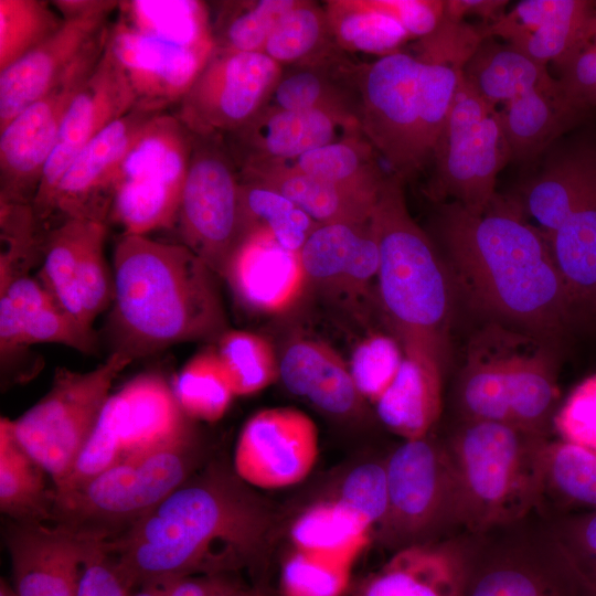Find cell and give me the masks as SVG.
Returning a JSON list of instances; mask_svg holds the SVG:
<instances>
[{
  "mask_svg": "<svg viewBox=\"0 0 596 596\" xmlns=\"http://www.w3.org/2000/svg\"><path fill=\"white\" fill-rule=\"evenodd\" d=\"M269 504L233 470L210 461L118 538L103 542L126 585L227 575L260 557Z\"/></svg>",
  "mask_w": 596,
  "mask_h": 596,
  "instance_id": "obj_1",
  "label": "cell"
},
{
  "mask_svg": "<svg viewBox=\"0 0 596 596\" xmlns=\"http://www.w3.org/2000/svg\"><path fill=\"white\" fill-rule=\"evenodd\" d=\"M437 232L451 278L477 308L543 340L564 332L573 304L545 234L517 199L497 194L479 214L445 203Z\"/></svg>",
  "mask_w": 596,
  "mask_h": 596,
  "instance_id": "obj_2",
  "label": "cell"
},
{
  "mask_svg": "<svg viewBox=\"0 0 596 596\" xmlns=\"http://www.w3.org/2000/svg\"><path fill=\"white\" fill-rule=\"evenodd\" d=\"M113 276L109 332L114 351L132 361L227 330L217 275L182 244L123 234Z\"/></svg>",
  "mask_w": 596,
  "mask_h": 596,
  "instance_id": "obj_3",
  "label": "cell"
},
{
  "mask_svg": "<svg viewBox=\"0 0 596 596\" xmlns=\"http://www.w3.org/2000/svg\"><path fill=\"white\" fill-rule=\"evenodd\" d=\"M403 184V178L389 174L371 216L380 256V301L404 352L422 355L444 370L454 310L451 276L411 216Z\"/></svg>",
  "mask_w": 596,
  "mask_h": 596,
  "instance_id": "obj_4",
  "label": "cell"
},
{
  "mask_svg": "<svg viewBox=\"0 0 596 596\" xmlns=\"http://www.w3.org/2000/svg\"><path fill=\"white\" fill-rule=\"evenodd\" d=\"M460 77L454 64L415 51L362 64V132L404 181L430 164Z\"/></svg>",
  "mask_w": 596,
  "mask_h": 596,
  "instance_id": "obj_5",
  "label": "cell"
},
{
  "mask_svg": "<svg viewBox=\"0 0 596 596\" xmlns=\"http://www.w3.org/2000/svg\"><path fill=\"white\" fill-rule=\"evenodd\" d=\"M545 435L512 424L467 421L448 457L453 517L473 531L524 517L545 490Z\"/></svg>",
  "mask_w": 596,
  "mask_h": 596,
  "instance_id": "obj_6",
  "label": "cell"
},
{
  "mask_svg": "<svg viewBox=\"0 0 596 596\" xmlns=\"http://www.w3.org/2000/svg\"><path fill=\"white\" fill-rule=\"evenodd\" d=\"M203 449L191 427L142 455L125 458L84 485L56 493L53 521L96 542L124 534L203 464Z\"/></svg>",
  "mask_w": 596,
  "mask_h": 596,
  "instance_id": "obj_7",
  "label": "cell"
},
{
  "mask_svg": "<svg viewBox=\"0 0 596 596\" xmlns=\"http://www.w3.org/2000/svg\"><path fill=\"white\" fill-rule=\"evenodd\" d=\"M132 360L113 351L88 372L58 368L49 392L11 421L19 444L46 471L53 487L71 472L108 401L117 375Z\"/></svg>",
  "mask_w": 596,
  "mask_h": 596,
  "instance_id": "obj_8",
  "label": "cell"
},
{
  "mask_svg": "<svg viewBox=\"0 0 596 596\" xmlns=\"http://www.w3.org/2000/svg\"><path fill=\"white\" fill-rule=\"evenodd\" d=\"M192 140L178 117L167 111L137 134L120 163L109 214L123 234L147 235L174 226Z\"/></svg>",
  "mask_w": 596,
  "mask_h": 596,
  "instance_id": "obj_9",
  "label": "cell"
},
{
  "mask_svg": "<svg viewBox=\"0 0 596 596\" xmlns=\"http://www.w3.org/2000/svg\"><path fill=\"white\" fill-rule=\"evenodd\" d=\"M511 161L501 109L462 77L432 155L429 192L482 213L496 198L499 172Z\"/></svg>",
  "mask_w": 596,
  "mask_h": 596,
  "instance_id": "obj_10",
  "label": "cell"
},
{
  "mask_svg": "<svg viewBox=\"0 0 596 596\" xmlns=\"http://www.w3.org/2000/svg\"><path fill=\"white\" fill-rule=\"evenodd\" d=\"M192 136L174 226L180 244L223 277L232 255L248 233L240 171L222 137Z\"/></svg>",
  "mask_w": 596,
  "mask_h": 596,
  "instance_id": "obj_11",
  "label": "cell"
},
{
  "mask_svg": "<svg viewBox=\"0 0 596 596\" xmlns=\"http://www.w3.org/2000/svg\"><path fill=\"white\" fill-rule=\"evenodd\" d=\"M64 19L49 39L0 72V130L81 66L104 53L120 1L57 0Z\"/></svg>",
  "mask_w": 596,
  "mask_h": 596,
  "instance_id": "obj_12",
  "label": "cell"
},
{
  "mask_svg": "<svg viewBox=\"0 0 596 596\" xmlns=\"http://www.w3.org/2000/svg\"><path fill=\"white\" fill-rule=\"evenodd\" d=\"M281 72L263 52L215 49L173 114L192 135L223 137L260 110Z\"/></svg>",
  "mask_w": 596,
  "mask_h": 596,
  "instance_id": "obj_13",
  "label": "cell"
},
{
  "mask_svg": "<svg viewBox=\"0 0 596 596\" xmlns=\"http://www.w3.org/2000/svg\"><path fill=\"white\" fill-rule=\"evenodd\" d=\"M389 505L375 538L396 549L423 543L453 515L454 481L448 453L425 438L405 440L384 462Z\"/></svg>",
  "mask_w": 596,
  "mask_h": 596,
  "instance_id": "obj_14",
  "label": "cell"
},
{
  "mask_svg": "<svg viewBox=\"0 0 596 596\" xmlns=\"http://www.w3.org/2000/svg\"><path fill=\"white\" fill-rule=\"evenodd\" d=\"M318 455V427L308 414L295 407H269L243 425L232 468L253 488L283 489L307 478Z\"/></svg>",
  "mask_w": 596,
  "mask_h": 596,
  "instance_id": "obj_15",
  "label": "cell"
},
{
  "mask_svg": "<svg viewBox=\"0 0 596 596\" xmlns=\"http://www.w3.org/2000/svg\"><path fill=\"white\" fill-rule=\"evenodd\" d=\"M98 61L74 71L0 130V203L32 205L64 115Z\"/></svg>",
  "mask_w": 596,
  "mask_h": 596,
  "instance_id": "obj_16",
  "label": "cell"
},
{
  "mask_svg": "<svg viewBox=\"0 0 596 596\" xmlns=\"http://www.w3.org/2000/svg\"><path fill=\"white\" fill-rule=\"evenodd\" d=\"M160 113L135 106L79 151L51 198L44 232L71 219L108 224L120 163L140 129Z\"/></svg>",
  "mask_w": 596,
  "mask_h": 596,
  "instance_id": "obj_17",
  "label": "cell"
},
{
  "mask_svg": "<svg viewBox=\"0 0 596 596\" xmlns=\"http://www.w3.org/2000/svg\"><path fill=\"white\" fill-rule=\"evenodd\" d=\"M135 106L136 98L125 71L106 44L95 68L73 97L44 168L32 203L42 230L51 198L73 160L100 131Z\"/></svg>",
  "mask_w": 596,
  "mask_h": 596,
  "instance_id": "obj_18",
  "label": "cell"
},
{
  "mask_svg": "<svg viewBox=\"0 0 596 596\" xmlns=\"http://www.w3.org/2000/svg\"><path fill=\"white\" fill-rule=\"evenodd\" d=\"M362 134L359 119L351 116L323 109L262 107L222 138L238 171L247 172Z\"/></svg>",
  "mask_w": 596,
  "mask_h": 596,
  "instance_id": "obj_19",
  "label": "cell"
},
{
  "mask_svg": "<svg viewBox=\"0 0 596 596\" xmlns=\"http://www.w3.org/2000/svg\"><path fill=\"white\" fill-rule=\"evenodd\" d=\"M2 538L18 596H77L84 562L98 543L56 523L12 520Z\"/></svg>",
  "mask_w": 596,
  "mask_h": 596,
  "instance_id": "obj_20",
  "label": "cell"
},
{
  "mask_svg": "<svg viewBox=\"0 0 596 596\" xmlns=\"http://www.w3.org/2000/svg\"><path fill=\"white\" fill-rule=\"evenodd\" d=\"M107 46L125 71L136 106L155 111L178 104L214 52L140 33L118 20L110 23Z\"/></svg>",
  "mask_w": 596,
  "mask_h": 596,
  "instance_id": "obj_21",
  "label": "cell"
},
{
  "mask_svg": "<svg viewBox=\"0 0 596 596\" xmlns=\"http://www.w3.org/2000/svg\"><path fill=\"white\" fill-rule=\"evenodd\" d=\"M596 25L594 0H524L491 24L483 34L500 38L535 62L562 63Z\"/></svg>",
  "mask_w": 596,
  "mask_h": 596,
  "instance_id": "obj_22",
  "label": "cell"
},
{
  "mask_svg": "<svg viewBox=\"0 0 596 596\" xmlns=\"http://www.w3.org/2000/svg\"><path fill=\"white\" fill-rule=\"evenodd\" d=\"M222 278L242 306L266 315L291 307L308 280L300 252L283 247L262 227L247 233Z\"/></svg>",
  "mask_w": 596,
  "mask_h": 596,
  "instance_id": "obj_23",
  "label": "cell"
},
{
  "mask_svg": "<svg viewBox=\"0 0 596 596\" xmlns=\"http://www.w3.org/2000/svg\"><path fill=\"white\" fill-rule=\"evenodd\" d=\"M347 52L337 49L312 61L284 67L263 105L283 110L323 109L361 115V71Z\"/></svg>",
  "mask_w": 596,
  "mask_h": 596,
  "instance_id": "obj_24",
  "label": "cell"
},
{
  "mask_svg": "<svg viewBox=\"0 0 596 596\" xmlns=\"http://www.w3.org/2000/svg\"><path fill=\"white\" fill-rule=\"evenodd\" d=\"M466 579L458 549L428 541L397 549L354 596H464Z\"/></svg>",
  "mask_w": 596,
  "mask_h": 596,
  "instance_id": "obj_25",
  "label": "cell"
},
{
  "mask_svg": "<svg viewBox=\"0 0 596 596\" xmlns=\"http://www.w3.org/2000/svg\"><path fill=\"white\" fill-rule=\"evenodd\" d=\"M300 256L307 279L348 291L362 290L376 279L379 270V246L371 219L317 226Z\"/></svg>",
  "mask_w": 596,
  "mask_h": 596,
  "instance_id": "obj_26",
  "label": "cell"
},
{
  "mask_svg": "<svg viewBox=\"0 0 596 596\" xmlns=\"http://www.w3.org/2000/svg\"><path fill=\"white\" fill-rule=\"evenodd\" d=\"M522 332L496 321L470 339L459 383L460 405L467 421L511 424L507 376Z\"/></svg>",
  "mask_w": 596,
  "mask_h": 596,
  "instance_id": "obj_27",
  "label": "cell"
},
{
  "mask_svg": "<svg viewBox=\"0 0 596 596\" xmlns=\"http://www.w3.org/2000/svg\"><path fill=\"white\" fill-rule=\"evenodd\" d=\"M511 161L530 163L589 116L565 96L560 83L531 89L501 109Z\"/></svg>",
  "mask_w": 596,
  "mask_h": 596,
  "instance_id": "obj_28",
  "label": "cell"
},
{
  "mask_svg": "<svg viewBox=\"0 0 596 596\" xmlns=\"http://www.w3.org/2000/svg\"><path fill=\"white\" fill-rule=\"evenodd\" d=\"M278 376L291 394L332 415L350 414L361 398L349 365L328 344L316 340L290 343L279 360Z\"/></svg>",
  "mask_w": 596,
  "mask_h": 596,
  "instance_id": "obj_29",
  "label": "cell"
},
{
  "mask_svg": "<svg viewBox=\"0 0 596 596\" xmlns=\"http://www.w3.org/2000/svg\"><path fill=\"white\" fill-rule=\"evenodd\" d=\"M0 307L14 315L24 348L57 343L86 354L97 350L94 330L68 316L28 272L0 277Z\"/></svg>",
  "mask_w": 596,
  "mask_h": 596,
  "instance_id": "obj_30",
  "label": "cell"
},
{
  "mask_svg": "<svg viewBox=\"0 0 596 596\" xmlns=\"http://www.w3.org/2000/svg\"><path fill=\"white\" fill-rule=\"evenodd\" d=\"M125 400L121 460L160 447L192 426L166 379L143 373L119 390Z\"/></svg>",
  "mask_w": 596,
  "mask_h": 596,
  "instance_id": "obj_31",
  "label": "cell"
},
{
  "mask_svg": "<svg viewBox=\"0 0 596 596\" xmlns=\"http://www.w3.org/2000/svg\"><path fill=\"white\" fill-rule=\"evenodd\" d=\"M443 372L437 363L404 352L396 376L374 403L380 421L405 440L427 437L441 412Z\"/></svg>",
  "mask_w": 596,
  "mask_h": 596,
  "instance_id": "obj_32",
  "label": "cell"
},
{
  "mask_svg": "<svg viewBox=\"0 0 596 596\" xmlns=\"http://www.w3.org/2000/svg\"><path fill=\"white\" fill-rule=\"evenodd\" d=\"M507 395L512 425L546 436L558 390L553 351L523 333L508 369Z\"/></svg>",
  "mask_w": 596,
  "mask_h": 596,
  "instance_id": "obj_33",
  "label": "cell"
},
{
  "mask_svg": "<svg viewBox=\"0 0 596 596\" xmlns=\"http://www.w3.org/2000/svg\"><path fill=\"white\" fill-rule=\"evenodd\" d=\"M240 175L280 192L320 225L366 222L379 196L278 168H264Z\"/></svg>",
  "mask_w": 596,
  "mask_h": 596,
  "instance_id": "obj_34",
  "label": "cell"
},
{
  "mask_svg": "<svg viewBox=\"0 0 596 596\" xmlns=\"http://www.w3.org/2000/svg\"><path fill=\"white\" fill-rule=\"evenodd\" d=\"M462 77L479 96L496 107L556 79L547 66L494 36L479 42L462 66Z\"/></svg>",
  "mask_w": 596,
  "mask_h": 596,
  "instance_id": "obj_35",
  "label": "cell"
},
{
  "mask_svg": "<svg viewBox=\"0 0 596 596\" xmlns=\"http://www.w3.org/2000/svg\"><path fill=\"white\" fill-rule=\"evenodd\" d=\"M46 471L17 440L11 419H0V510L18 522L53 521L54 487Z\"/></svg>",
  "mask_w": 596,
  "mask_h": 596,
  "instance_id": "obj_36",
  "label": "cell"
},
{
  "mask_svg": "<svg viewBox=\"0 0 596 596\" xmlns=\"http://www.w3.org/2000/svg\"><path fill=\"white\" fill-rule=\"evenodd\" d=\"M376 155L373 146L362 134L255 170L278 168L379 194L387 175L382 172Z\"/></svg>",
  "mask_w": 596,
  "mask_h": 596,
  "instance_id": "obj_37",
  "label": "cell"
},
{
  "mask_svg": "<svg viewBox=\"0 0 596 596\" xmlns=\"http://www.w3.org/2000/svg\"><path fill=\"white\" fill-rule=\"evenodd\" d=\"M117 20L143 34L199 49L215 50L209 3L198 0L120 1Z\"/></svg>",
  "mask_w": 596,
  "mask_h": 596,
  "instance_id": "obj_38",
  "label": "cell"
},
{
  "mask_svg": "<svg viewBox=\"0 0 596 596\" xmlns=\"http://www.w3.org/2000/svg\"><path fill=\"white\" fill-rule=\"evenodd\" d=\"M373 530L333 498L302 511L290 526L295 550L354 563Z\"/></svg>",
  "mask_w": 596,
  "mask_h": 596,
  "instance_id": "obj_39",
  "label": "cell"
},
{
  "mask_svg": "<svg viewBox=\"0 0 596 596\" xmlns=\"http://www.w3.org/2000/svg\"><path fill=\"white\" fill-rule=\"evenodd\" d=\"M546 240L572 304L596 302V192Z\"/></svg>",
  "mask_w": 596,
  "mask_h": 596,
  "instance_id": "obj_40",
  "label": "cell"
},
{
  "mask_svg": "<svg viewBox=\"0 0 596 596\" xmlns=\"http://www.w3.org/2000/svg\"><path fill=\"white\" fill-rule=\"evenodd\" d=\"M323 6L336 44L349 54L380 57L401 51L412 39L398 21L370 0H328Z\"/></svg>",
  "mask_w": 596,
  "mask_h": 596,
  "instance_id": "obj_41",
  "label": "cell"
},
{
  "mask_svg": "<svg viewBox=\"0 0 596 596\" xmlns=\"http://www.w3.org/2000/svg\"><path fill=\"white\" fill-rule=\"evenodd\" d=\"M297 0H240L209 3L215 49L263 52L283 15Z\"/></svg>",
  "mask_w": 596,
  "mask_h": 596,
  "instance_id": "obj_42",
  "label": "cell"
},
{
  "mask_svg": "<svg viewBox=\"0 0 596 596\" xmlns=\"http://www.w3.org/2000/svg\"><path fill=\"white\" fill-rule=\"evenodd\" d=\"M337 49L324 6L297 0L270 33L263 53L284 68L312 61Z\"/></svg>",
  "mask_w": 596,
  "mask_h": 596,
  "instance_id": "obj_43",
  "label": "cell"
},
{
  "mask_svg": "<svg viewBox=\"0 0 596 596\" xmlns=\"http://www.w3.org/2000/svg\"><path fill=\"white\" fill-rule=\"evenodd\" d=\"M87 221L71 219L47 231L39 280L68 316L82 326L93 329L82 305L76 272Z\"/></svg>",
  "mask_w": 596,
  "mask_h": 596,
  "instance_id": "obj_44",
  "label": "cell"
},
{
  "mask_svg": "<svg viewBox=\"0 0 596 596\" xmlns=\"http://www.w3.org/2000/svg\"><path fill=\"white\" fill-rule=\"evenodd\" d=\"M172 389L184 414L206 423L220 421L235 396L215 347L193 355L175 376Z\"/></svg>",
  "mask_w": 596,
  "mask_h": 596,
  "instance_id": "obj_45",
  "label": "cell"
},
{
  "mask_svg": "<svg viewBox=\"0 0 596 596\" xmlns=\"http://www.w3.org/2000/svg\"><path fill=\"white\" fill-rule=\"evenodd\" d=\"M241 201L248 232L255 227L265 228L289 251L300 252L320 225L280 192L242 177Z\"/></svg>",
  "mask_w": 596,
  "mask_h": 596,
  "instance_id": "obj_46",
  "label": "cell"
},
{
  "mask_svg": "<svg viewBox=\"0 0 596 596\" xmlns=\"http://www.w3.org/2000/svg\"><path fill=\"white\" fill-rule=\"evenodd\" d=\"M235 396L256 394L278 377L272 344L262 336L245 330H226L215 347Z\"/></svg>",
  "mask_w": 596,
  "mask_h": 596,
  "instance_id": "obj_47",
  "label": "cell"
},
{
  "mask_svg": "<svg viewBox=\"0 0 596 596\" xmlns=\"http://www.w3.org/2000/svg\"><path fill=\"white\" fill-rule=\"evenodd\" d=\"M44 0H0V72L40 45L63 24Z\"/></svg>",
  "mask_w": 596,
  "mask_h": 596,
  "instance_id": "obj_48",
  "label": "cell"
},
{
  "mask_svg": "<svg viewBox=\"0 0 596 596\" xmlns=\"http://www.w3.org/2000/svg\"><path fill=\"white\" fill-rule=\"evenodd\" d=\"M545 489L563 501L596 510V451L564 441L547 443Z\"/></svg>",
  "mask_w": 596,
  "mask_h": 596,
  "instance_id": "obj_49",
  "label": "cell"
},
{
  "mask_svg": "<svg viewBox=\"0 0 596 596\" xmlns=\"http://www.w3.org/2000/svg\"><path fill=\"white\" fill-rule=\"evenodd\" d=\"M125 400L120 391L109 396L71 472L56 493L75 489L121 460Z\"/></svg>",
  "mask_w": 596,
  "mask_h": 596,
  "instance_id": "obj_50",
  "label": "cell"
},
{
  "mask_svg": "<svg viewBox=\"0 0 596 596\" xmlns=\"http://www.w3.org/2000/svg\"><path fill=\"white\" fill-rule=\"evenodd\" d=\"M354 563L294 550L283 563L280 596H344Z\"/></svg>",
  "mask_w": 596,
  "mask_h": 596,
  "instance_id": "obj_51",
  "label": "cell"
},
{
  "mask_svg": "<svg viewBox=\"0 0 596 596\" xmlns=\"http://www.w3.org/2000/svg\"><path fill=\"white\" fill-rule=\"evenodd\" d=\"M556 549L572 596H596V510L565 521Z\"/></svg>",
  "mask_w": 596,
  "mask_h": 596,
  "instance_id": "obj_52",
  "label": "cell"
},
{
  "mask_svg": "<svg viewBox=\"0 0 596 596\" xmlns=\"http://www.w3.org/2000/svg\"><path fill=\"white\" fill-rule=\"evenodd\" d=\"M107 223L88 220L77 259V281L82 305L89 326L114 299V276L105 258Z\"/></svg>",
  "mask_w": 596,
  "mask_h": 596,
  "instance_id": "obj_53",
  "label": "cell"
},
{
  "mask_svg": "<svg viewBox=\"0 0 596 596\" xmlns=\"http://www.w3.org/2000/svg\"><path fill=\"white\" fill-rule=\"evenodd\" d=\"M404 358V350L394 338L374 333L356 344L349 370L361 398L373 404L391 385Z\"/></svg>",
  "mask_w": 596,
  "mask_h": 596,
  "instance_id": "obj_54",
  "label": "cell"
},
{
  "mask_svg": "<svg viewBox=\"0 0 596 596\" xmlns=\"http://www.w3.org/2000/svg\"><path fill=\"white\" fill-rule=\"evenodd\" d=\"M374 532L385 518L389 489L385 464L366 461L347 472L332 497Z\"/></svg>",
  "mask_w": 596,
  "mask_h": 596,
  "instance_id": "obj_55",
  "label": "cell"
},
{
  "mask_svg": "<svg viewBox=\"0 0 596 596\" xmlns=\"http://www.w3.org/2000/svg\"><path fill=\"white\" fill-rule=\"evenodd\" d=\"M553 424L562 440L596 451V374L575 386Z\"/></svg>",
  "mask_w": 596,
  "mask_h": 596,
  "instance_id": "obj_56",
  "label": "cell"
},
{
  "mask_svg": "<svg viewBox=\"0 0 596 596\" xmlns=\"http://www.w3.org/2000/svg\"><path fill=\"white\" fill-rule=\"evenodd\" d=\"M565 96L577 108H596V25L584 43L555 66Z\"/></svg>",
  "mask_w": 596,
  "mask_h": 596,
  "instance_id": "obj_57",
  "label": "cell"
},
{
  "mask_svg": "<svg viewBox=\"0 0 596 596\" xmlns=\"http://www.w3.org/2000/svg\"><path fill=\"white\" fill-rule=\"evenodd\" d=\"M130 592L103 542L96 543L84 562L77 596H130Z\"/></svg>",
  "mask_w": 596,
  "mask_h": 596,
  "instance_id": "obj_58",
  "label": "cell"
},
{
  "mask_svg": "<svg viewBox=\"0 0 596 596\" xmlns=\"http://www.w3.org/2000/svg\"><path fill=\"white\" fill-rule=\"evenodd\" d=\"M381 11L393 17L412 39L433 33L444 18V1L428 0H370Z\"/></svg>",
  "mask_w": 596,
  "mask_h": 596,
  "instance_id": "obj_59",
  "label": "cell"
},
{
  "mask_svg": "<svg viewBox=\"0 0 596 596\" xmlns=\"http://www.w3.org/2000/svg\"><path fill=\"white\" fill-rule=\"evenodd\" d=\"M469 596H564L536 576L514 568L486 574Z\"/></svg>",
  "mask_w": 596,
  "mask_h": 596,
  "instance_id": "obj_60",
  "label": "cell"
},
{
  "mask_svg": "<svg viewBox=\"0 0 596 596\" xmlns=\"http://www.w3.org/2000/svg\"><path fill=\"white\" fill-rule=\"evenodd\" d=\"M444 17L461 21L466 14H476L483 19L485 24H491L496 22L505 12L503 8L509 3L508 1H483V0H456L444 1Z\"/></svg>",
  "mask_w": 596,
  "mask_h": 596,
  "instance_id": "obj_61",
  "label": "cell"
},
{
  "mask_svg": "<svg viewBox=\"0 0 596 596\" xmlns=\"http://www.w3.org/2000/svg\"><path fill=\"white\" fill-rule=\"evenodd\" d=\"M227 575H190L172 581L167 596H212L230 585Z\"/></svg>",
  "mask_w": 596,
  "mask_h": 596,
  "instance_id": "obj_62",
  "label": "cell"
},
{
  "mask_svg": "<svg viewBox=\"0 0 596 596\" xmlns=\"http://www.w3.org/2000/svg\"><path fill=\"white\" fill-rule=\"evenodd\" d=\"M173 579L147 582L132 588L130 596H167Z\"/></svg>",
  "mask_w": 596,
  "mask_h": 596,
  "instance_id": "obj_63",
  "label": "cell"
},
{
  "mask_svg": "<svg viewBox=\"0 0 596 596\" xmlns=\"http://www.w3.org/2000/svg\"><path fill=\"white\" fill-rule=\"evenodd\" d=\"M212 596H264L262 592L255 588L244 587L232 582Z\"/></svg>",
  "mask_w": 596,
  "mask_h": 596,
  "instance_id": "obj_64",
  "label": "cell"
}]
</instances>
